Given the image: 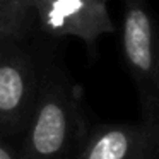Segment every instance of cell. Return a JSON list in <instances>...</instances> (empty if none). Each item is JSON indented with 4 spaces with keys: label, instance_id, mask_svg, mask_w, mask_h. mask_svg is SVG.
I'll return each instance as SVG.
<instances>
[{
    "label": "cell",
    "instance_id": "1",
    "mask_svg": "<svg viewBox=\"0 0 159 159\" xmlns=\"http://www.w3.org/2000/svg\"><path fill=\"white\" fill-rule=\"evenodd\" d=\"M91 128L75 86L50 63L38 101L17 144V159H77Z\"/></svg>",
    "mask_w": 159,
    "mask_h": 159
},
{
    "label": "cell",
    "instance_id": "2",
    "mask_svg": "<svg viewBox=\"0 0 159 159\" xmlns=\"http://www.w3.org/2000/svg\"><path fill=\"white\" fill-rule=\"evenodd\" d=\"M48 65L21 39L0 45V140L14 149L28 127Z\"/></svg>",
    "mask_w": 159,
    "mask_h": 159
},
{
    "label": "cell",
    "instance_id": "3",
    "mask_svg": "<svg viewBox=\"0 0 159 159\" xmlns=\"http://www.w3.org/2000/svg\"><path fill=\"white\" fill-rule=\"evenodd\" d=\"M121 43L125 62L137 86L140 121L159 123L157 41L145 0H125Z\"/></svg>",
    "mask_w": 159,
    "mask_h": 159
},
{
    "label": "cell",
    "instance_id": "4",
    "mask_svg": "<svg viewBox=\"0 0 159 159\" xmlns=\"http://www.w3.org/2000/svg\"><path fill=\"white\" fill-rule=\"evenodd\" d=\"M43 33L62 38L74 36L93 45L115 31L106 0H28Z\"/></svg>",
    "mask_w": 159,
    "mask_h": 159
},
{
    "label": "cell",
    "instance_id": "5",
    "mask_svg": "<svg viewBox=\"0 0 159 159\" xmlns=\"http://www.w3.org/2000/svg\"><path fill=\"white\" fill-rule=\"evenodd\" d=\"M77 159H159V123L99 125Z\"/></svg>",
    "mask_w": 159,
    "mask_h": 159
},
{
    "label": "cell",
    "instance_id": "6",
    "mask_svg": "<svg viewBox=\"0 0 159 159\" xmlns=\"http://www.w3.org/2000/svg\"><path fill=\"white\" fill-rule=\"evenodd\" d=\"M29 12L28 0H0V45L22 38Z\"/></svg>",
    "mask_w": 159,
    "mask_h": 159
},
{
    "label": "cell",
    "instance_id": "7",
    "mask_svg": "<svg viewBox=\"0 0 159 159\" xmlns=\"http://www.w3.org/2000/svg\"><path fill=\"white\" fill-rule=\"evenodd\" d=\"M0 159H17V151L7 142L0 140Z\"/></svg>",
    "mask_w": 159,
    "mask_h": 159
},
{
    "label": "cell",
    "instance_id": "8",
    "mask_svg": "<svg viewBox=\"0 0 159 159\" xmlns=\"http://www.w3.org/2000/svg\"><path fill=\"white\" fill-rule=\"evenodd\" d=\"M157 87H159V43H157Z\"/></svg>",
    "mask_w": 159,
    "mask_h": 159
}]
</instances>
